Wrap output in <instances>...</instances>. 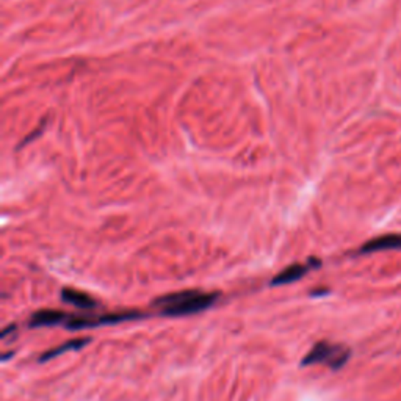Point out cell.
I'll return each instance as SVG.
<instances>
[{"instance_id": "obj_2", "label": "cell", "mask_w": 401, "mask_h": 401, "mask_svg": "<svg viewBox=\"0 0 401 401\" xmlns=\"http://www.w3.org/2000/svg\"><path fill=\"white\" fill-rule=\"evenodd\" d=\"M351 358V349L340 343L318 342L309 349L307 354L301 360L303 367L310 365H325L331 370H340L348 364Z\"/></svg>"}, {"instance_id": "obj_5", "label": "cell", "mask_w": 401, "mask_h": 401, "mask_svg": "<svg viewBox=\"0 0 401 401\" xmlns=\"http://www.w3.org/2000/svg\"><path fill=\"white\" fill-rule=\"evenodd\" d=\"M67 314L61 312L56 309H43L38 310L28 320V326L36 329V327H52V326H63L66 321Z\"/></svg>"}, {"instance_id": "obj_1", "label": "cell", "mask_w": 401, "mask_h": 401, "mask_svg": "<svg viewBox=\"0 0 401 401\" xmlns=\"http://www.w3.org/2000/svg\"><path fill=\"white\" fill-rule=\"evenodd\" d=\"M217 293L201 290H182L168 293L154 299L152 306L165 317H187L210 309L217 303Z\"/></svg>"}, {"instance_id": "obj_3", "label": "cell", "mask_w": 401, "mask_h": 401, "mask_svg": "<svg viewBox=\"0 0 401 401\" xmlns=\"http://www.w3.org/2000/svg\"><path fill=\"white\" fill-rule=\"evenodd\" d=\"M321 265L320 261H309L306 263H293L290 267H287L278 273L271 281V285L273 287H281V285H287V284H293L299 279H303L310 270L318 268Z\"/></svg>"}, {"instance_id": "obj_7", "label": "cell", "mask_w": 401, "mask_h": 401, "mask_svg": "<svg viewBox=\"0 0 401 401\" xmlns=\"http://www.w3.org/2000/svg\"><path fill=\"white\" fill-rule=\"evenodd\" d=\"M89 343V338L87 337H77V338H72V340H67L65 343H61V345L55 347L52 349H47L46 353H44L41 358H39V362H46V360L50 359H55L58 358V356L65 354V353H69V351H77V349H82L83 347H87Z\"/></svg>"}, {"instance_id": "obj_6", "label": "cell", "mask_w": 401, "mask_h": 401, "mask_svg": "<svg viewBox=\"0 0 401 401\" xmlns=\"http://www.w3.org/2000/svg\"><path fill=\"white\" fill-rule=\"evenodd\" d=\"M63 303L74 306L80 310H93L98 307V301L93 296H89L88 293L76 290V289H63L60 293Z\"/></svg>"}, {"instance_id": "obj_4", "label": "cell", "mask_w": 401, "mask_h": 401, "mask_svg": "<svg viewBox=\"0 0 401 401\" xmlns=\"http://www.w3.org/2000/svg\"><path fill=\"white\" fill-rule=\"evenodd\" d=\"M391 250H401V234H386L375 237V239L365 241L364 245L359 248L358 254L364 256V254H373Z\"/></svg>"}]
</instances>
